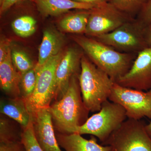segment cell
<instances>
[{
    "instance_id": "7402d4cb",
    "label": "cell",
    "mask_w": 151,
    "mask_h": 151,
    "mask_svg": "<svg viewBox=\"0 0 151 151\" xmlns=\"http://www.w3.org/2000/svg\"><path fill=\"white\" fill-rule=\"evenodd\" d=\"M11 56L14 65L21 74L32 69L35 66L24 52L19 50H11Z\"/></svg>"
},
{
    "instance_id": "52a82bcc",
    "label": "cell",
    "mask_w": 151,
    "mask_h": 151,
    "mask_svg": "<svg viewBox=\"0 0 151 151\" xmlns=\"http://www.w3.org/2000/svg\"><path fill=\"white\" fill-rule=\"evenodd\" d=\"M63 55L60 52L48 60L40 68H35L37 72L35 89L31 96L25 100L32 116L38 110L50 106L54 96L55 71Z\"/></svg>"
},
{
    "instance_id": "f1b7e54d",
    "label": "cell",
    "mask_w": 151,
    "mask_h": 151,
    "mask_svg": "<svg viewBox=\"0 0 151 151\" xmlns=\"http://www.w3.org/2000/svg\"><path fill=\"white\" fill-rule=\"evenodd\" d=\"M75 1L86 4H94L99 5L103 3L108 2L109 0H73Z\"/></svg>"
},
{
    "instance_id": "83f0119b",
    "label": "cell",
    "mask_w": 151,
    "mask_h": 151,
    "mask_svg": "<svg viewBox=\"0 0 151 151\" xmlns=\"http://www.w3.org/2000/svg\"><path fill=\"white\" fill-rule=\"evenodd\" d=\"M24 0H0V12L2 14L14 5Z\"/></svg>"
},
{
    "instance_id": "30bf717a",
    "label": "cell",
    "mask_w": 151,
    "mask_h": 151,
    "mask_svg": "<svg viewBox=\"0 0 151 151\" xmlns=\"http://www.w3.org/2000/svg\"><path fill=\"white\" fill-rule=\"evenodd\" d=\"M115 82L137 90L151 89V46L138 52L129 70Z\"/></svg>"
},
{
    "instance_id": "2e32d148",
    "label": "cell",
    "mask_w": 151,
    "mask_h": 151,
    "mask_svg": "<svg viewBox=\"0 0 151 151\" xmlns=\"http://www.w3.org/2000/svg\"><path fill=\"white\" fill-rule=\"evenodd\" d=\"M59 146L65 151H110V146L100 145L94 136L89 140L78 134L60 133L56 135Z\"/></svg>"
},
{
    "instance_id": "ba28073f",
    "label": "cell",
    "mask_w": 151,
    "mask_h": 151,
    "mask_svg": "<svg viewBox=\"0 0 151 151\" xmlns=\"http://www.w3.org/2000/svg\"><path fill=\"white\" fill-rule=\"evenodd\" d=\"M108 100L122 106L128 119L139 120L147 117L151 119V89L137 90L115 82Z\"/></svg>"
},
{
    "instance_id": "44dd1931",
    "label": "cell",
    "mask_w": 151,
    "mask_h": 151,
    "mask_svg": "<svg viewBox=\"0 0 151 151\" xmlns=\"http://www.w3.org/2000/svg\"><path fill=\"white\" fill-rule=\"evenodd\" d=\"M37 79V72L34 67L22 74L20 83V96L27 100L31 96L35 89Z\"/></svg>"
},
{
    "instance_id": "cb8c5ba5",
    "label": "cell",
    "mask_w": 151,
    "mask_h": 151,
    "mask_svg": "<svg viewBox=\"0 0 151 151\" xmlns=\"http://www.w3.org/2000/svg\"><path fill=\"white\" fill-rule=\"evenodd\" d=\"M9 124L5 119L1 117L0 121V142L19 141L16 135L14 134L12 129H11Z\"/></svg>"
},
{
    "instance_id": "5bb4252c",
    "label": "cell",
    "mask_w": 151,
    "mask_h": 151,
    "mask_svg": "<svg viewBox=\"0 0 151 151\" xmlns=\"http://www.w3.org/2000/svg\"><path fill=\"white\" fill-rule=\"evenodd\" d=\"M37 10L44 17L57 16L71 9L89 10L98 5L78 2L73 0H35Z\"/></svg>"
},
{
    "instance_id": "9a60e30c",
    "label": "cell",
    "mask_w": 151,
    "mask_h": 151,
    "mask_svg": "<svg viewBox=\"0 0 151 151\" xmlns=\"http://www.w3.org/2000/svg\"><path fill=\"white\" fill-rule=\"evenodd\" d=\"M21 75L13 63L11 51L6 58L0 63V84L1 89L5 94L12 97H21Z\"/></svg>"
},
{
    "instance_id": "7a4b0ae2",
    "label": "cell",
    "mask_w": 151,
    "mask_h": 151,
    "mask_svg": "<svg viewBox=\"0 0 151 151\" xmlns=\"http://www.w3.org/2000/svg\"><path fill=\"white\" fill-rule=\"evenodd\" d=\"M72 38L91 61L114 82L128 72L136 58L134 53L118 51L95 39L81 35Z\"/></svg>"
},
{
    "instance_id": "3957f363",
    "label": "cell",
    "mask_w": 151,
    "mask_h": 151,
    "mask_svg": "<svg viewBox=\"0 0 151 151\" xmlns=\"http://www.w3.org/2000/svg\"><path fill=\"white\" fill-rule=\"evenodd\" d=\"M78 81L83 103L89 112H99L108 100L114 81L83 55Z\"/></svg>"
},
{
    "instance_id": "5b68a950",
    "label": "cell",
    "mask_w": 151,
    "mask_h": 151,
    "mask_svg": "<svg viewBox=\"0 0 151 151\" xmlns=\"http://www.w3.org/2000/svg\"><path fill=\"white\" fill-rule=\"evenodd\" d=\"M140 120L127 119L102 145L110 151H151V138Z\"/></svg>"
},
{
    "instance_id": "ac0fdd59",
    "label": "cell",
    "mask_w": 151,
    "mask_h": 151,
    "mask_svg": "<svg viewBox=\"0 0 151 151\" xmlns=\"http://www.w3.org/2000/svg\"><path fill=\"white\" fill-rule=\"evenodd\" d=\"M90 13V10H82L68 15L60 22V27L67 32L85 34Z\"/></svg>"
},
{
    "instance_id": "f546056e",
    "label": "cell",
    "mask_w": 151,
    "mask_h": 151,
    "mask_svg": "<svg viewBox=\"0 0 151 151\" xmlns=\"http://www.w3.org/2000/svg\"><path fill=\"white\" fill-rule=\"evenodd\" d=\"M145 35L147 42L150 46H151V26L146 27Z\"/></svg>"
},
{
    "instance_id": "277c9868",
    "label": "cell",
    "mask_w": 151,
    "mask_h": 151,
    "mask_svg": "<svg viewBox=\"0 0 151 151\" xmlns=\"http://www.w3.org/2000/svg\"><path fill=\"white\" fill-rule=\"evenodd\" d=\"M127 118L126 110L122 106L108 100L103 103L100 111L88 118L75 134L94 136L103 143Z\"/></svg>"
},
{
    "instance_id": "4316f807",
    "label": "cell",
    "mask_w": 151,
    "mask_h": 151,
    "mask_svg": "<svg viewBox=\"0 0 151 151\" xmlns=\"http://www.w3.org/2000/svg\"><path fill=\"white\" fill-rule=\"evenodd\" d=\"M11 51L10 42L8 39L2 38L0 42V63L6 58Z\"/></svg>"
},
{
    "instance_id": "484cf974",
    "label": "cell",
    "mask_w": 151,
    "mask_h": 151,
    "mask_svg": "<svg viewBox=\"0 0 151 151\" xmlns=\"http://www.w3.org/2000/svg\"><path fill=\"white\" fill-rule=\"evenodd\" d=\"M0 151H25L21 141L0 142Z\"/></svg>"
},
{
    "instance_id": "9c48e42d",
    "label": "cell",
    "mask_w": 151,
    "mask_h": 151,
    "mask_svg": "<svg viewBox=\"0 0 151 151\" xmlns=\"http://www.w3.org/2000/svg\"><path fill=\"white\" fill-rule=\"evenodd\" d=\"M133 19L110 3L100 4L90 10L85 34L88 36L97 37L111 32Z\"/></svg>"
},
{
    "instance_id": "d4e9b609",
    "label": "cell",
    "mask_w": 151,
    "mask_h": 151,
    "mask_svg": "<svg viewBox=\"0 0 151 151\" xmlns=\"http://www.w3.org/2000/svg\"><path fill=\"white\" fill-rule=\"evenodd\" d=\"M145 27L151 26V0H149L138 14L137 19Z\"/></svg>"
},
{
    "instance_id": "6da1fadb",
    "label": "cell",
    "mask_w": 151,
    "mask_h": 151,
    "mask_svg": "<svg viewBox=\"0 0 151 151\" xmlns=\"http://www.w3.org/2000/svg\"><path fill=\"white\" fill-rule=\"evenodd\" d=\"M78 75L71 78L63 97L49 107L53 125L61 134H75L89 118V111L83 103Z\"/></svg>"
},
{
    "instance_id": "e0dca14e",
    "label": "cell",
    "mask_w": 151,
    "mask_h": 151,
    "mask_svg": "<svg viewBox=\"0 0 151 151\" xmlns=\"http://www.w3.org/2000/svg\"><path fill=\"white\" fill-rule=\"evenodd\" d=\"M0 112L13 119L24 128L28 126L32 117L21 97L3 98L0 103Z\"/></svg>"
},
{
    "instance_id": "603a6c76",
    "label": "cell",
    "mask_w": 151,
    "mask_h": 151,
    "mask_svg": "<svg viewBox=\"0 0 151 151\" xmlns=\"http://www.w3.org/2000/svg\"><path fill=\"white\" fill-rule=\"evenodd\" d=\"M21 141L25 151H43L36 139L32 120L27 127L24 128Z\"/></svg>"
},
{
    "instance_id": "4dcf8cb0",
    "label": "cell",
    "mask_w": 151,
    "mask_h": 151,
    "mask_svg": "<svg viewBox=\"0 0 151 151\" xmlns=\"http://www.w3.org/2000/svg\"><path fill=\"white\" fill-rule=\"evenodd\" d=\"M145 129L147 133L151 138V122L148 124H146Z\"/></svg>"
},
{
    "instance_id": "7c38bea8",
    "label": "cell",
    "mask_w": 151,
    "mask_h": 151,
    "mask_svg": "<svg viewBox=\"0 0 151 151\" xmlns=\"http://www.w3.org/2000/svg\"><path fill=\"white\" fill-rule=\"evenodd\" d=\"M32 117L35 135L43 151H62L55 134L49 108L41 109Z\"/></svg>"
},
{
    "instance_id": "8fae6325",
    "label": "cell",
    "mask_w": 151,
    "mask_h": 151,
    "mask_svg": "<svg viewBox=\"0 0 151 151\" xmlns=\"http://www.w3.org/2000/svg\"><path fill=\"white\" fill-rule=\"evenodd\" d=\"M83 55L80 50L74 47L68 49L63 54L55 71L53 99L56 101L65 94L72 77L80 73Z\"/></svg>"
},
{
    "instance_id": "d6986e66",
    "label": "cell",
    "mask_w": 151,
    "mask_h": 151,
    "mask_svg": "<svg viewBox=\"0 0 151 151\" xmlns=\"http://www.w3.org/2000/svg\"><path fill=\"white\" fill-rule=\"evenodd\" d=\"M37 22L30 16L19 17L12 24V27L16 34L22 37H27L32 35L36 29Z\"/></svg>"
},
{
    "instance_id": "ffe728a7",
    "label": "cell",
    "mask_w": 151,
    "mask_h": 151,
    "mask_svg": "<svg viewBox=\"0 0 151 151\" xmlns=\"http://www.w3.org/2000/svg\"><path fill=\"white\" fill-rule=\"evenodd\" d=\"M149 0H109L108 2L122 12L134 18L139 13Z\"/></svg>"
},
{
    "instance_id": "8992f818",
    "label": "cell",
    "mask_w": 151,
    "mask_h": 151,
    "mask_svg": "<svg viewBox=\"0 0 151 151\" xmlns=\"http://www.w3.org/2000/svg\"><path fill=\"white\" fill-rule=\"evenodd\" d=\"M146 27L137 19L125 23L111 32L94 38L116 50L127 53H138L150 46L145 35Z\"/></svg>"
},
{
    "instance_id": "4fadbf2b",
    "label": "cell",
    "mask_w": 151,
    "mask_h": 151,
    "mask_svg": "<svg viewBox=\"0 0 151 151\" xmlns=\"http://www.w3.org/2000/svg\"><path fill=\"white\" fill-rule=\"evenodd\" d=\"M64 42V36L61 33L52 28L45 30L39 48L38 60L35 66L36 69L40 68L51 58L61 52Z\"/></svg>"
}]
</instances>
